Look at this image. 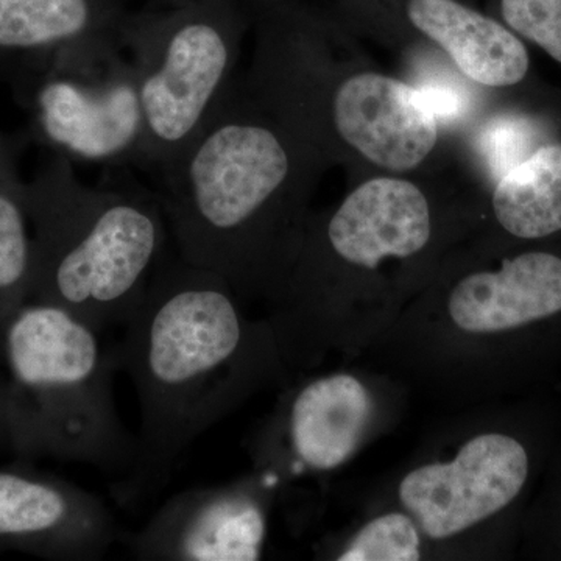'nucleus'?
Wrapping results in <instances>:
<instances>
[{"label": "nucleus", "mask_w": 561, "mask_h": 561, "mask_svg": "<svg viewBox=\"0 0 561 561\" xmlns=\"http://www.w3.org/2000/svg\"><path fill=\"white\" fill-rule=\"evenodd\" d=\"M502 16L561 62V0H502Z\"/></svg>", "instance_id": "20"}, {"label": "nucleus", "mask_w": 561, "mask_h": 561, "mask_svg": "<svg viewBox=\"0 0 561 561\" xmlns=\"http://www.w3.org/2000/svg\"><path fill=\"white\" fill-rule=\"evenodd\" d=\"M238 32L231 0L127 11L119 39L138 79L139 169L160 175L201 135L230 91Z\"/></svg>", "instance_id": "5"}, {"label": "nucleus", "mask_w": 561, "mask_h": 561, "mask_svg": "<svg viewBox=\"0 0 561 561\" xmlns=\"http://www.w3.org/2000/svg\"><path fill=\"white\" fill-rule=\"evenodd\" d=\"M124 0H0V81L80 41L119 35Z\"/></svg>", "instance_id": "14"}, {"label": "nucleus", "mask_w": 561, "mask_h": 561, "mask_svg": "<svg viewBox=\"0 0 561 561\" xmlns=\"http://www.w3.org/2000/svg\"><path fill=\"white\" fill-rule=\"evenodd\" d=\"M537 130L530 121L504 116L491 121L481 135V151L497 180L534 153Z\"/></svg>", "instance_id": "19"}, {"label": "nucleus", "mask_w": 561, "mask_h": 561, "mask_svg": "<svg viewBox=\"0 0 561 561\" xmlns=\"http://www.w3.org/2000/svg\"><path fill=\"white\" fill-rule=\"evenodd\" d=\"M332 119L343 140L368 161L409 171L437 142V119L404 81L360 73L343 81L332 101Z\"/></svg>", "instance_id": "10"}, {"label": "nucleus", "mask_w": 561, "mask_h": 561, "mask_svg": "<svg viewBox=\"0 0 561 561\" xmlns=\"http://www.w3.org/2000/svg\"><path fill=\"white\" fill-rule=\"evenodd\" d=\"M0 370L11 451L130 471L138 438L117 412L119 364L101 331L58 306L28 300L3 328Z\"/></svg>", "instance_id": "4"}, {"label": "nucleus", "mask_w": 561, "mask_h": 561, "mask_svg": "<svg viewBox=\"0 0 561 561\" xmlns=\"http://www.w3.org/2000/svg\"><path fill=\"white\" fill-rule=\"evenodd\" d=\"M370 393L350 375H332L297 391L284 421L295 465L328 471L341 467L360 445L371 419Z\"/></svg>", "instance_id": "13"}, {"label": "nucleus", "mask_w": 561, "mask_h": 561, "mask_svg": "<svg viewBox=\"0 0 561 561\" xmlns=\"http://www.w3.org/2000/svg\"><path fill=\"white\" fill-rule=\"evenodd\" d=\"M216 273L165 253L114 346L138 397L130 471L113 486L125 507L165 489L192 443L224 419L275 362V342L242 316Z\"/></svg>", "instance_id": "1"}, {"label": "nucleus", "mask_w": 561, "mask_h": 561, "mask_svg": "<svg viewBox=\"0 0 561 561\" xmlns=\"http://www.w3.org/2000/svg\"><path fill=\"white\" fill-rule=\"evenodd\" d=\"M419 530L411 518L389 513L373 519L339 556V561H415L421 557Z\"/></svg>", "instance_id": "18"}, {"label": "nucleus", "mask_w": 561, "mask_h": 561, "mask_svg": "<svg viewBox=\"0 0 561 561\" xmlns=\"http://www.w3.org/2000/svg\"><path fill=\"white\" fill-rule=\"evenodd\" d=\"M331 249L343 261L375 268L387 257H409L431 238V210L423 192L397 179L357 187L328 224Z\"/></svg>", "instance_id": "11"}, {"label": "nucleus", "mask_w": 561, "mask_h": 561, "mask_svg": "<svg viewBox=\"0 0 561 561\" xmlns=\"http://www.w3.org/2000/svg\"><path fill=\"white\" fill-rule=\"evenodd\" d=\"M28 138L73 165L138 168L142 108L119 35L80 41L7 80Z\"/></svg>", "instance_id": "6"}, {"label": "nucleus", "mask_w": 561, "mask_h": 561, "mask_svg": "<svg viewBox=\"0 0 561 561\" xmlns=\"http://www.w3.org/2000/svg\"><path fill=\"white\" fill-rule=\"evenodd\" d=\"M265 505L264 491L250 479L183 490L127 538L128 548L146 561L260 560Z\"/></svg>", "instance_id": "7"}, {"label": "nucleus", "mask_w": 561, "mask_h": 561, "mask_svg": "<svg viewBox=\"0 0 561 561\" xmlns=\"http://www.w3.org/2000/svg\"><path fill=\"white\" fill-rule=\"evenodd\" d=\"M409 20L437 43L468 79L483 87L519 83L529 69L522 41L500 22L456 0H411Z\"/></svg>", "instance_id": "15"}, {"label": "nucleus", "mask_w": 561, "mask_h": 561, "mask_svg": "<svg viewBox=\"0 0 561 561\" xmlns=\"http://www.w3.org/2000/svg\"><path fill=\"white\" fill-rule=\"evenodd\" d=\"M457 328L476 334L524 327L561 311V260L527 253L500 272H481L454 287L448 305Z\"/></svg>", "instance_id": "12"}, {"label": "nucleus", "mask_w": 561, "mask_h": 561, "mask_svg": "<svg viewBox=\"0 0 561 561\" xmlns=\"http://www.w3.org/2000/svg\"><path fill=\"white\" fill-rule=\"evenodd\" d=\"M150 2L158 7H173L190 2V0H150Z\"/></svg>", "instance_id": "23"}, {"label": "nucleus", "mask_w": 561, "mask_h": 561, "mask_svg": "<svg viewBox=\"0 0 561 561\" xmlns=\"http://www.w3.org/2000/svg\"><path fill=\"white\" fill-rule=\"evenodd\" d=\"M18 140L0 131V339L14 312L31 298L33 241Z\"/></svg>", "instance_id": "17"}, {"label": "nucleus", "mask_w": 561, "mask_h": 561, "mask_svg": "<svg viewBox=\"0 0 561 561\" xmlns=\"http://www.w3.org/2000/svg\"><path fill=\"white\" fill-rule=\"evenodd\" d=\"M529 459L522 443L502 434L468 442L456 459L424 465L400 485L402 504L431 540H446L496 515L522 491Z\"/></svg>", "instance_id": "8"}, {"label": "nucleus", "mask_w": 561, "mask_h": 561, "mask_svg": "<svg viewBox=\"0 0 561 561\" xmlns=\"http://www.w3.org/2000/svg\"><path fill=\"white\" fill-rule=\"evenodd\" d=\"M7 443L5 423V382H3L2 370H0V445Z\"/></svg>", "instance_id": "22"}, {"label": "nucleus", "mask_w": 561, "mask_h": 561, "mask_svg": "<svg viewBox=\"0 0 561 561\" xmlns=\"http://www.w3.org/2000/svg\"><path fill=\"white\" fill-rule=\"evenodd\" d=\"M119 538L113 513L90 491L27 468H0V549L98 561Z\"/></svg>", "instance_id": "9"}, {"label": "nucleus", "mask_w": 561, "mask_h": 561, "mask_svg": "<svg viewBox=\"0 0 561 561\" xmlns=\"http://www.w3.org/2000/svg\"><path fill=\"white\" fill-rule=\"evenodd\" d=\"M294 158L271 125L242 113L230 91L158 191L176 253L232 289L264 284L275 260L280 195Z\"/></svg>", "instance_id": "3"}, {"label": "nucleus", "mask_w": 561, "mask_h": 561, "mask_svg": "<svg viewBox=\"0 0 561 561\" xmlns=\"http://www.w3.org/2000/svg\"><path fill=\"white\" fill-rule=\"evenodd\" d=\"M416 90L420 92L421 101L437 121L457 119L467 110L468 103L465 101L463 94L454 88L445 87V84H430V87H421Z\"/></svg>", "instance_id": "21"}, {"label": "nucleus", "mask_w": 561, "mask_h": 561, "mask_svg": "<svg viewBox=\"0 0 561 561\" xmlns=\"http://www.w3.org/2000/svg\"><path fill=\"white\" fill-rule=\"evenodd\" d=\"M31 219V298L66 309L103 331L125 324L168 253L158 192L128 168L84 184L76 165L47 153L25 184Z\"/></svg>", "instance_id": "2"}, {"label": "nucleus", "mask_w": 561, "mask_h": 561, "mask_svg": "<svg viewBox=\"0 0 561 561\" xmlns=\"http://www.w3.org/2000/svg\"><path fill=\"white\" fill-rule=\"evenodd\" d=\"M493 208L516 238L538 239L561 230V146L540 147L497 180Z\"/></svg>", "instance_id": "16"}]
</instances>
